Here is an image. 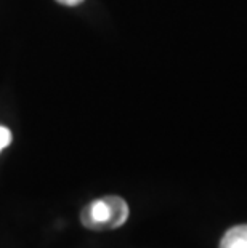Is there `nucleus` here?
Wrapping results in <instances>:
<instances>
[{"mask_svg": "<svg viewBox=\"0 0 247 248\" xmlns=\"http://www.w3.org/2000/svg\"><path fill=\"white\" fill-rule=\"evenodd\" d=\"M10 142H12V131H10L7 126L0 125V152L7 146H10Z\"/></svg>", "mask_w": 247, "mask_h": 248, "instance_id": "3", "label": "nucleus"}, {"mask_svg": "<svg viewBox=\"0 0 247 248\" xmlns=\"http://www.w3.org/2000/svg\"><path fill=\"white\" fill-rule=\"evenodd\" d=\"M129 218V205L122 197L106 195L85 205L81 221L90 231H113L120 228Z\"/></svg>", "mask_w": 247, "mask_h": 248, "instance_id": "1", "label": "nucleus"}, {"mask_svg": "<svg viewBox=\"0 0 247 248\" xmlns=\"http://www.w3.org/2000/svg\"><path fill=\"white\" fill-rule=\"evenodd\" d=\"M56 2H60L63 5H66V7H76V5L82 3L83 0H56Z\"/></svg>", "mask_w": 247, "mask_h": 248, "instance_id": "4", "label": "nucleus"}, {"mask_svg": "<svg viewBox=\"0 0 247 248\" xmlns=\"http://www.w3.org/2000/svg\"><path fill=\"white\" fill-rule=\"evenodd\" d=\"M218 248H247V224L228 229Z\"/></svg>", "mask_w": 247, "mask_h": 248, "instance_id": "2", "label": "nucleus"}]
</instances>
